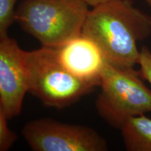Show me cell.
<instances>
[{
    "label": "cell",
    "mask_w": 151,
    "mask_h": 151,
    "mask_svg": "<svg viewBox=\"0 0 151 151\" xmlns=\"http://www.w3.org/2000/svg\"><path fill=\"white\" fill-rule=\"evenodd\" d=\"M82 34L97 43L109 65L134 68L140 55L138 43L151 35V16L130 0H112L89 11Z\"/></svg>",
    "instance_id": "cell-1"
},
{
    "label": "cell",
    "mask_w": 151,
    "mask_h": 151,
    "mask_svg": "<svg viewBox=\"0 0 151 151\" xmlns=\"http://www.w3.org/2000/svg\"><path fill=\"white\" fill-rule=\"evenodd\" d=\"M88 6L83 0H24L16 21L42 46L58 48L82 33Z\"/></svg>",
    "instance_id": "cell-2"
},
{
    "label": "cell",
    "mask_w": 151,
    "mask_h": 151,
    "mask_svg": "<svg viewBox=\"0 0 151 151\" xmlns=\"http://www.w3.org/2000/svg\"><path fill=\"white\" fill-rule=\"evenodd\" d=\"M29 93L46 106L58 109L73 104L97 86L76 78L60 63L57 48L42 46L25 51Z\"/></svg>",
    "instance_id": "cell-3"
},
{
    "label": "cell",
    "mask_w": 151,
    "mask_h": 151,
    "mask_svg": "<svg viewBox=\"0 0 151 151\" xmlns=\"http://www.w3.org/2000/svg\"><path fill=\"white\" fill-rule=\"evenodd\" d=\"M144 81L134 68L120 69L106 62L95 102L99 116L120 129L128 118L151 113V90Z\"/></svg>",
    "instance_id": "cell-4"
},
{
    "label": "cell",
    "mask_w": 151,
    "mask_h": 151,
    "mask_svg": "<svg viewBox=\"0 0 151 151\" xmlns=\"http://www.w3.org/2000/svg\"><path fill=\"white\" fill-rule=\"evenodd\" d=\"M22 134L35 151H106L107 141L93 128L50 118L30 120Z\"/></svg>",
    "instance_id": "cell-5"
},
{
    "label": "cell",
    "mask_w": 151,
    "mask_h": 151,
    "mask_svg": "<svg viewBox=\"0 0 151 151\" xmlns=\"http://www.w3.org/2000/svg\"><path fill=\"white\" fill-rule=\"evenodd\" d=\"M27 92L25 51L9 35L0 38V109L9 120L20 114Z\"/></svg>",
    "instance_id": "cell-6"
},
{
    "label": "cell",
    "mask_w": 151,
    "mask_h": 151,
    "mask_svg": "<svg viewBox=\"0 0 151 151\" xmlns=\"http://www.w3.org/2000/svg\"><path fill=\"white\" fill-rule=\"evenodd\" d=\"M57 52L60 63L73 76L99 86L106 61L92 39L81 33L57 48Z\"/></svg>",
    "instance_id": "cell-7"
},
{
    "label": "cell",
    "mask_w": 151,
    "mask_h": 151,
    "mask_svg": "<svg viewBox=\"0 0 151 151\" xmlns=\"http://www.w3.org/2000/svg\"><path fill=\"white\" fill-rule=\"evenodd\" d=\"M128 151H151V118L146 114L128 118L120 128Z\"/></svg>",
    "instance_id": "cell-8"
},
{
    "label": "cell",
    "mask_w": 151,
    "mask_h": 151,
    "mask_svg": "<svg viewBox=\"0 0 151 151\" xmlns=\"http://www.w3.org/2000/svg\"><path fill=\"white\" fill-rule=\"evenodd\" d=\"M17 1L0 0V38L8 35L9 27L16 21Z\"/></svg>",
    "instance_id": "cell-9"
},
{
    "label": "cell",
    "mask_w": 151,
    "mask_h": 151,
    "mask_svg": "<svg viewBox=\"0 0 151 151\" xmlns=\"http://www.w3.org/2000/svg\"><path fill=\"white\" fill-rule=\"evenodd\" d=\"M8 117L0 109V151H7L18 139V135L10 129Z\"/></svg>",
    "instance_id": "cell-10"
},
{
    "label": "cell",
    "mask_w": 151,
    "mask_h": 151,
    "mask_svg": "<svg viewBox=\"0 0 151 151\" xmlns=\"http://www.w3.org/2000/svg\"><path fill=\"white\" fill-rule=\"evenodd\" d=\"M138 65L140 67L139 71L142 78L151 86V50L146 46L140 49Z\"/></svg>",
    "instance_id": "cell-11"
},
{
    "label": "cell",
    "mask_w": 151,
    "mask_h": 151,
    "mask_svg": "<svg viewBox=\"0 0 151 151\" xmlns=\"http://www.w3.org/2000/svg\"><path fill=\"white\" fill-rule=\"evenodd\" d=\"M84 1L88 4V5L92 7H94L96 6L100 5L101 4H104L108 2V1H112V0H83Z\"/></svg>",
    "instance_id": "cell-12"
},
{
    "label": "cell",
    "mask_w": 151,
    "mask_h": 151,
    "mask_svg": "<svg viewBox=\"0 0 151 151\" xmlns=\"http://www.w3.org/2000/svg\"><path fill=\"white\" fill-rule=\"evenodd\" d=\"M145 1H146V2L151 7V0H145Z\"/></svg>",
    "instance_id": "cell-13"
}]
</instances>
